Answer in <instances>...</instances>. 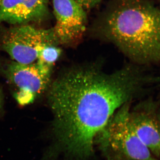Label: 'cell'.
Listing matches in <instances>:
<instances>
[{"instance_id": "cell-12", "label": "cell", "mask_w": 160, "mask_h": 160, "mask_svg": "<svg viewBox=\"0 0 160 160\" xmlns=\"http://www.w3.org/2000/svg\"><path fill=\"white\" fill-rule=\"evenodd\" d=\"M2 0H0V4H1V2H2Z\"/></svg>"}, {"instance_id": "cell-2", "label": "cell", "mask_w": 160, "mask_h": 160, "mask_svg": "<svg viewBox=\"0 0 160 160\" xmlns=\"http://www.w3.org/2000/svg\"><path fill=\"white\" fill-rule=\"evenodd\" d=\"M91 29L135 62L160 63V8L149 0H111Z\"/></svg>"}, {"instance_id": "cell-9", "label": "cell", "mask_w": 160, "mask_h": 160, "mask_svg": "<svg viewBox=\"0 0 160 160\" xmlns=\"http://www.w3.org/2000/svg\"><path fill=\"white\" fill-rule=\"evenodd\" d=\"M61 54V49L56 45H49L43 48L37 61L46 66L52 67Z\"/></svg>"}, {"instance_id": "cell-6", "label": "cell", "mask_w": 160, "mask_h": 160, "mask_svg": "<svg viewBox=\"0 0 160 160\" xmlns=\"http://www.w3.org/2000/svg\"><path fill=\"white\" fill-rule=\"evenodd\" d=\"M52 67L38 61L24 64L13 62L7 65L5 74L8 80L19 89L35 97L48 88Z\"/></svg>"}, {"instance_id": "cell-3", "label": "cell", "mask_w": 160, "mask_h": 160, "mask_svg": "<svg viewBox=\"0 0 160 160\" xmlns=\"http://www.w3.org/2000/svg\"><path fill=\"white\" fill-rule=\"evenodd\" d=\"M129 103L120 107L94 140L106 160H160L136 134L129 120Z\"/></svg>"}, {"instance_id": "cell-1", "label": "cell", "mask_w": 160, "mask_h": 160, "mask_svg": "<svg viewBox=\"0 0 160 160\" xmlns=\"http://www.w3.org/2000/svg\"><path fill=\"white\" fill-rule=\"evenodd\" d=\"M140 79L131 68L111 73L96 66L74 68L50 86L53 116L52 142L40 160L63 155L66 160H90L94 140L110 118L138 89Z\"/></svg>"}, {"instance_id": "cell-11", "label": "cell", "mask_w": 160, "mask_h": 160, "mask_svg": "<svg viewBox=\"0 0 160 160\" xmlns=\"http://www.w3.org/2000/svg\"><path fill=\"white\" fill-rule=\"evenodd\" d=\"M3 102V96L2 89H0V111L2 107Z\"/></svg>"}, {"instance_id": "cell-10", "label": "cell", "mask_w": 160, "mask_h": 160, "mask_svg": "<svg viewBox=\"0 0 160 160\" xmlns=\"http://www.w3.org/2000/svg\"><path fill=\"white\" fill-rule=\"evenodd\" d=\"M85 10L92 9L102 0H75Z\"/></svg>"}, {"instance_id": "cell-7", "label": "cell", "mask_w": 160, "mask_h": 160, "mask_svg": "<svg viewBox=\"0 0 160 160\" xmlns=\"http://www.w3.org/2000/svg\"><path fill=\"white\" fill-rule=\"evenodd\" d=\"M48 2L49 0H2L0 4V25L42 21L49 15Z\"/></svg>"}, {"instance_id": "cell-13", "label": "cell", "mask_w": 160, "mask_h": 160, "mask_svg": "<svg viewBox=\"0 0 160 160\" xmlns=\"http://www.w3.org/2000/svg\"><path fill=\"white\" fill-rule=\"evenodd\" d=\"M159 122H160V117L159 118Z\"/></svg>"}, {"instance_id": "cell-8", "label": "cell", "mask_w": 160, "mask_h": 160, "mask_svg": "<svg viewBox=\"0 0 160 160\" xmlns=\"http://www.w3.org/2000/svg\"><path fill=\"white\" fill-rule=\"evenodd\" d=\"M129 120L141 142L160 160V124L144 112L130 111Z\"/></svg>"}, {"instance_id": "cell-4", "label": "cell", "mask_w": 160, "mask_h": 160, "mask_svg": "<svg viewBox=\"0 0 160 160\" xmlns=\"http://www.w3.org/2000/svg\"><path fill=\"white\" fill-rule=\"evenodd\" d=\"M60 45L53 28L39 29L28 24L3 29L0 46L15 62L28 64L37 60L40 52L49 45Z\"/></svg>"}, {"instance_id": "cell-5", "label": "cell", "mask_w": 160, "mask_h": 160, "mask_svg": "<svg viewBox=\"0 0 160 160\" xmlns=\"http://www.w3.org/2000/svg\"><path fill=\"white\" fill-rule=\"evenodd\" d=\"M56 24L53 29L60 45L74 46L86 31V10L75 0H52Z\"/></svg>"}]
</instances>
